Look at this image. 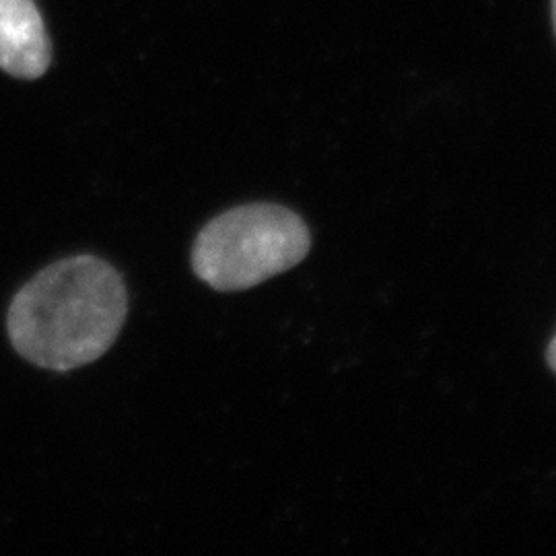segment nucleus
<instances>
[{
    "mask_svg": "<svg viewBox=\"0 0 556 556\" xmlns=\"http://www.w3.org/2000/svg\"><path fill=\"white\" fill-rule=\"evenodd\" d=\"M128 314L126 285L98 256H71L43 268L13 298L7 332L21 357L71 371L103 357Z\"/></svg>",
    "mask_w": 556,
    "mask_h": 556,
    "instance_id": "1",
    "label": "nucleus"
},
{
    "mask_svg": "<svg viewBox=\"0 0 556 556\" xmlns=\"http://www.w3.org/2000/svg\"><path fill=\"white\" fill-rule=\"evenodd\" d=\"M548 365L553 367V371L556 374V337L553 338V342L548 346Z\"/></svg>",
    "mask_w": 556,
    "mask_h": 556,
    "instance_id": "4",
    "label": "nucleus"
},
{
    "mask_svg": "<svg viewBox=\"0 0 556 556\" xmlns=\"http://www.w3.org/2000/svg\"><path fill=\"white\" fill-rule=\"evenodd\" d=\"M309 248V229L298 213L268 202L243 204L200 229L192 268L215 291H245L298 266Z\"/></svg>",
    "mask_w": 556,
    "mask_h": 556,
    "instance_id": "2",
    "label": "nucleus"
},
{
    "mask_svg": "<svg viewBox=\"0 0 556 556\" xmlns=\"http://www.w3.org/2000/svg\"><path fill=\"white\" fill-rule=\"evenodd\" d=\"M52 62V46L34 0H0V68L38 79Z\"/></svg>",
    "mask_w": 556,
    "mask_h": 556,
    "instance_id": "3",
    "label": "nucleus"
},
{
    "mask_svg": "<svg viewBox=\"0 0 556 556\" xmlns=\"http://www.w3.org/2000/svg\"><path fill=\"white\" fill-rule=\"evenodd\" d=\"M553 15H555V27H556V0L553 2Z\"/></svg>",
    "mask_w": 556,
    "mask_h": 556,
    "instance_id": "5",
    "label": "nucleus"
}]
</instances>
